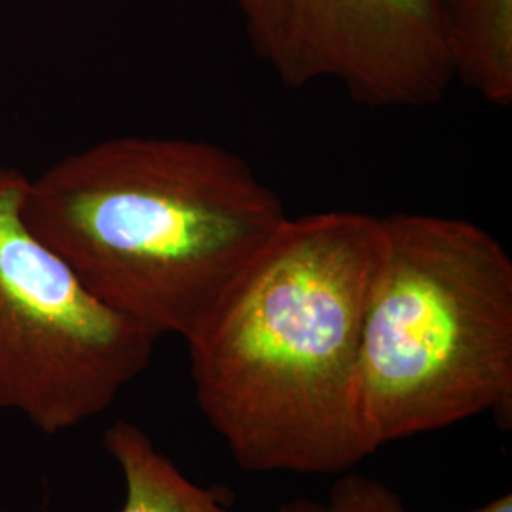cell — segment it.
I'll return each instance as SVG.
<instances>
[{"instance_id": "cell-1", "label": "cell", "mask_w": 512, "mask_h": 512, "mask_svg": "<svg viewBox=\"0 0 512 512\" xmlns=\"http://www.w3.org/2000/svg\"><path fill=\"white\" fill-rule=\"evenodd\" d=\"M382 245V217H289L186 340L196 403L241 469L340 475L376 452L359 355Z\"/></svg>"}, {"instance_id": "cell-2", "label": "cell", "mask_w": 512, "mask_h": 512, "mask_svg": "<svg viewBox=\"0 0 512 512\" xmlns=\"http://www.w3.org/2000/svg\"><path fill=\"white\" fill-rule=\"evenodd\" d=\"M23 220L112 310L184 342L236 291L289 215L236 152L114 137L29 179Z\"/></svg>"}, {"instance_id": "cell-3", "label": "cell", "mask_w": 512, "mask_h": 512, "mask_svg": "<svg viewBox=\"0 0 512 512\" xmlns=\"http://www.w3.org/2000/svg\"><path fill=\"white\" fill-rule=\"evenodd\" d=\"M359 395L376 450L512 408V260L475 222L382 217Z\"/></svg>"}, {"instance_id": "cell-4", "label": "cell", "mask_w": 512, "mask_h": 512, "mask_svg": "<svg viewBox=\"0 0 512 512\" xmlns=\"http://www.w3.org/2000/svg\"><path fill=\"white\" fill-rule=\"evenodd\" d=\"M27 184L0 165V410L57 435L109 410L160 336L103 304L31 234Z\"/></svg>"}, {"instance_id": "cell-5", "label": "cell", "mask_w": 512, "mask_h": 512, "mask_svg": "<svg viewBox=\"0 0 512 512\" xmlns=\"http://www.w3.org/2000/svg\"><path fill=\"white\" fill-rule=\"evenodd\" d=\"M256 57L287 88L332 82L370 109L440 103L454 78L442 0H236Z\"/></svg>"}, {"instance_id": "cell-6", "label": "cell", "mask_w": 512, "mask_h": 512, "mask_svg": "<svg viewBox=\"0 0 512 512\" xmlns=\"http://www.w3.org/2000/svg\"><path fill=\"white\" fill-rule=\"evenodd\" d=\"M454 78L495 107L512 103V0H442Z\"/></svg>"}, {"instance_id": "cell-7", "label": "cell", "mask_w": 512, "mask_h": 512, "mask_svg": "<svg viewBox=\"0 0 512 512\" xmlns=\"http://www.w3.org/2000/svg\"><path fill=\"white\" fill-rule=\"evenodd\" d=\"M103 442L126 484L118 512H234L215 490L184 475L135 423L116 421Z\"/></svg>"}, {"instance_id": "cell-8", "label": "cell", "mask_w": 512, "mask_h": 512, "mask_svg": "<svg viewBox=\"0 0 512 512\" xmlns=\"http://www.w3.org/2000/svg\"><path fill=\"white\" fill-rule=\"evenodd\" d=\"M277 512H406L403 499L378 478L344 475L330 488L325 501L294 499Z\"/></svg>"}, {"instance_id": "cell-9", "label": "cell", "mask_w": 512, "mask_h": 512, "mask_svg": "<svg viewBox=\"0 0 512 512\" xmlns=\"http://www.w3.org/2000/svg\"><path fill=\"white\" fill-rule=\"evenodd\" d=\"M473 512H512V494L499 495L492 503Z\"/></svg>"}]
</instances>
